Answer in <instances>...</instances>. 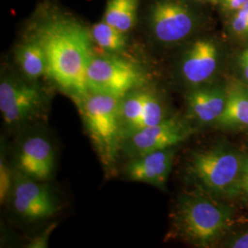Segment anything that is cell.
Wrapping results in <instances>:
<instances>
[{"label": "cell", "mask_w": 248, "mask_h": 248, "mask_svg": "<svg viewBox=\"0 0 248 248\" xmlns=\"http://www.w3.org/2000/svg\"><path fill=\"white\" fill-rule=\"evenodd\" d=\"M137 9L138 0H108L103 20L127 33L135 25Z\"/></svg>", "instance_id": "16"}, {"label": "cell", "mask_w": 248, "mask_h": 248, "mask_svg": "<svg viewBox=\"0 0 248 248\" xmlns=\"http://www.w3.org/2000/svg\"><path fill=\"white\" fill-rule=\"evenodd\" d=\"M246 89H247V91H248V86H247V87H246Z\"/></svg>", "instance_id": "26"}, {"label": "cell", "mask_w": 248, "mask_h": 248, "mask_svg": "<svg viewBox=\"0 0 248 248\" xmlns=\"http://www.w3.org/2000/svg\"><path fill=\"white\" fill-rule=\"evenodd\" d=\"M56 224H51L45 232L38 234L35 237L31 240L26 247L28 248H48V241L50 239V236L55 229Z\"/></svg>", "instance_id": "20"}, {"label": "cell", "mask_w": 248, "mask_h": 248, "mask_svg": "<svg viewBox=\"0 0 248 248\" xmlns=\"http://www.w3.org/2000/svg\"><path fill=\"white\" fill-rule=\"evenodd\" d=\"M193 133L192 129L176 117L166 118L160 124L146 127L126 137L121 149L131 158L155 151L175 147Z\"/></svg>", "instance_id": "9"}, {"label": "cell", "mask_w": 248, "mask_h": 248, "mask_svg": "<svg viewBox=\"0 0 248 248\" xmlns=\"http://www.w3.org/2000/svg\"><path fill=\"white\" fill-rule=\"evenodd\" d=\"M240 193H244L248 199V157L244 158L243 173L240 184Z\"/></svg>", "instance_id": "23"}, {"label": "cell", "mask_w": 248, "mask_h": 248, "mask_svg": "<svg viewBox=\"0 0 248 248\" xmlns=\"http://www.w3.org/2000/svg\"><path fill=\"white\" fill-rule=\"evenodd\" d=\"M244 158L237 152L220 146L198 151L191 155L188 171L207 193L233 197L240 194Z\"/></svg>", "instance_id": "4"}, {"label": "cell", "mask_w": 248, "mask_h": 248, "mask_svg": "<svg viewBox=\"0 0 248 248\" xmlns=\"http://www.w3.org/2000/svg\"><path fill=\"white\" fill-rule=\"evenodd\" d=\"M47 96L35 82L15 76L2 77L0 82V112L4 124L19 127L45 112Z\"/></svg>", "instance_id": "7"}, {"label": "cell", "mask_w": 248, "mask_h": 248, "mask_svg": "<svg viewBox=\"0 0 248 248\" xmlns=\"http://www.w3.org/2000/svg\"><path fill=\"white\" fill-rule=\"evenodd\" d=\"M55 154L51 142L43 135H31L18 147L16 170L39 181H48L53 176Z\"/></svg>", "instance_id": "11"}, {"label": "cell", "mask_w": 248, "mask_h": 248, "mask_svg": "<svg viewBox=\"0 0 248 248\" xmlns=\"http://www.w3.org/2000/svg\"><path fill=\"white\" fill-rule=\"evenodd\" d=\"M247 2L248 0H219L218 5L224 13L232 15L238 11Z\"/></svg>", "instance_id": "21"}, {"label": "cell", "mask_w": 248, "mask_h": 248, "mask_svg": "<svg viewBox=\"0 0 248 248\" xmlns=\"http://www.w3.org/2000/svg\"><path fill=\"white\" fill-rule=\"evenodd\" d=\"M32 35L44 48L48 77L77 101L89 93L87 71L92 58L90 31L68 17L54 16L34 28Z\"/></svg>", "instance_id": "1"}, {"label": "cell", "mask_w": 248, "mask_h": 248, "mask_svg": "<svg viewBox=\"0 0 248 248\" xmlns=\"http://www.w3.org/2000/svg\"><path fill=\"white\" fill-rule=\"evenodd\" d=\"M229 248H248V232L241 233L228 243Z\"/></svg>", "instance_id": "24"}, {"label": "cell", "mask_w": 248, "mask_h": 248, "mask_svg": "<svg viewBox=\"0 0 248 248\" xmlns=\"http://www.w3.org/2000/svg\"><path fill=\"white\" fill-rule=\"evenodd\" d=\"M14 182V172L9 168L6 155L1 153L0 157V202L6 203L9 201V195Z\"/></svg>", "instance_id": "18"}, {"label": "cell", "mask_w": 248, "mask_h": 248, "mask_svg": "<svg viewBox=\"0 0 248 248\" xmlns=\"http://www.w3.org/2000/svg\"><path fill=\"white\" fill-rule=\"evenodd\" d=\"M90 34L93 43L108 53H122L126 47V33L109 25L105 20L94 24Z\"/></svg>", "instance_id": "17"}, {"label": "cell", "mask_w": 248, "mask_h": 248, "mask_svg": "<svg viewBox=\"0 0 248 248\" xmlns=\"http://www.w3.org/2000/svg\"><path fill=\"white\" fill-rule=\"evenodd\" d=\"M200 23L199 14L182 0H155L147 16L152 38L164 46L185 42L195 33Z\"/></svg>", "instance_id": "5"}, {"label": "cell", "mask_w": 248, "mask_h": 248, "mask_svg": "<svg viewBox=\"0 0 248 248\" xmlns=\"http://www.w3.org/2000/svg\"><path fill=\"white\" fill-rule=\"evenodd\" d=\"M101 162L110 167L122 146L119 98L89 92L75 101Z\"/></svg>", "instance_id": "3"}, {"label": "cell", "mask_w": 248, "mask_h": 248, "mask_svg": "<svg viewBox=\"0 0 248 248\" xmlns=\"http://www.w3.org/2000/svg\"><path fill=\"white\" fill-rule=\"evenodd\" d=\"M220 61L221 51L214 40L196 39L186 47L179 60V76L193 89L205 86L216 75Z\"/></svg>", "instance_id": "10"}, {"label": "cell", "mask_w": 248, "mask_h": 248, "mask_svg": "<svg viewBox=\"0 0 248 248\" xmlns=\"http://www.w3.org/2000/svg\"><path fill=\"white\" fill-rule=\"evenodd\" d=\"M15 56L26 79L36 82L43 77L48 76L47 60L44 48L32 34L18 45Z\"/></svg>", "instance_id": "14"}, {"label": "cell", "mask_w": 248, "mask_h": 248, "mask_svg": "<svg viewBox=\"0 0 248 248\" xmlns=\"http://www.w3.org/2000/svg\"><path fill=\"white\" fill-rule=\"evenodd\" d=\"M89 92L124 98L140 89L144 77L134 63L116 55H93L87 71Z\"/></svg>", "instance_id": "6"}, {"label": "cell", "mask_w": 248, "mask_h": 248, "mask_svg": "<svg viewBox=\"0 0 248 248\" xmlns=\"http://www.w3.org/2000/svg\"><path fill=\"white\" fill-rule=\"evenodd\" d=\"M177 234L199 248H210L229 229L233 212L204 190L185 192L178 197L174 211Z\"/></svg>", "instance_id": "2"}, {"label": "cell", "mask_w": 248, "mask_h": 248, "mask_svg": "<svg viewBox=\"0 0 248 248\" xmlns=\"http://www.w3.org/2000/svg\"><path fill=\"white\" fill-rule=\"evenodd\" d=\"M8 202L18 218L26 222L48 220L60 210L58 199L45 181L27 177L18 170L14 172Z\"/></svg>", "instance_id": "8"}, {"label": "cell", "mask_w": 248, "mask_h": 248, "mask_svg": "<svg viewBox=\"0 0 248 248\" xmlns=\"http://www.w3.org/2000/svg\"><path fill=\"white\" fill-rule=\"evenodd\" d=\"M226 98V89L221 87L194 88L186 96L188 113L199 124L217 123L224 110Z\"/></svg>", "instance_id": "13"}, {"label": "cell", "mask_w": 248, "mask_h": 248, "mask_svg": "<svg viewBox=\"0 0 248 248\" xmlns=\"http://www.w3.org/2000/svg\"><path fill=\"white\" fill-rule=\"evenodd\" d=\"M199 3H204V4H213V5H218L219 0H193Z\"/></svg>", "instance_id": "25"}, {"label": "cell", "mask_w": 248, "mask_h": 248, "mask_svg": "<svg viewBox=\"0 0 248 248\" xmlns=\"http://www.w3.org/2000/svg\"><path fill=\"white\" fill-rule=\"evenodd\" d=\"M229 30L239 38H248V0L241 9L230 15Z\"/></svg>", "instance_id": "19"}, {"label": "cell", "mask_w": 248, "mask_h": 248, "mask_svg": "<svg viewBox=\"0 0 248 248\" xmlns=\"http://www.w3.org/2000/svg\"><path fill=\"white\" fill-rule=\"evenodd\" d=\"M237 66L241 77L248 84V46H247L238 55Z\"/></svg>", "instance_id": "22"}, {"label": "cell", "mask_w": 248, "mask_h": 248, "mask_svg": "<svg viewBox=\"0 0 248 248\" xmlns=\"http://www.w3.org/2000/svg\"><path fill=\"white\" fill-rule=\"evenodd\" d=\"M224 110L217 124L225 127L248 128V93L246 87L231 85L226 89Z\"/></svg>", "instance_id": "15"}, {"label": "cell", "mask_w": 248, "mask_h": 248, "mask_svg": "<svg viewBox=\"0 0 248 248\" xmlns=\"http://www.w3.org/2000/svg\"><path fill=\"white\" fill-rule=\"evenodd\" d=\"M175 155V147H171L133 157L125 166L124 175L130 181L164 187L169 180Z\"/></svg>", "instance_id": "12"}]
</instances>
